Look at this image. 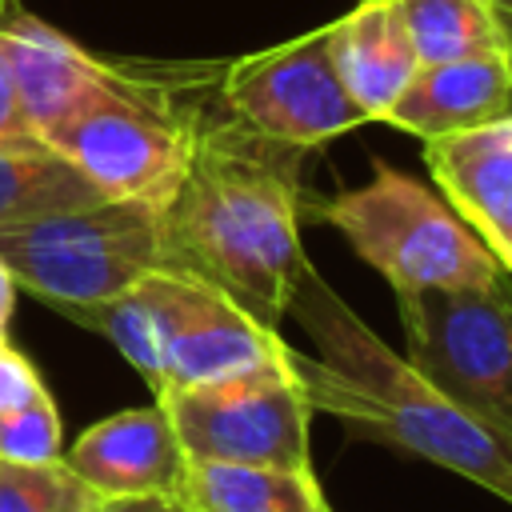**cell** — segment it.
Wrapping results in <instances>:
<instances>
[{
  "label": "cell",
  "mask_w": 512,
  "mask_h": 512,
  "mask_svg": "<svg viewBox=\"0 0 512 512\" xmlns=\"http://www.w3.org/2000/svg\"><path fill=\"white\" fill-rule=\"evenodd\" d=\"M68 320L112 340L116 352L152 384V392L160 388V340H156V320H152V308H148L140 284H132L128 292H120L104 304L76 308V312H68Z\"/></svg>",
  "instance_id": "18"
},
{
  "label": "cell",
  "mask_w": 512,
  "mask_h": 512,
  "mask_svg": "<svg viewBox=\"0 0 512 512\" xmlns=\"http://www.w3.org/2000/svg\"><path fill=\"white\" fill-rule=\"evenodd\" d=\"M12 140H36L24 108H20V96H16V84L8 76V64L0 56V144H12Z\"/></svg>",
  "instance_id": "22"
},
{
  "label": "cell",
  "mask_w": 512,
  "mask_h": 512,
  "mask_svg": "<svg viewBox=\"0 0 512 512\" xmlns=\"http://www.w3.org/2000/svg\"><path fill=\"white\" fill-rule=\"evenodd\" d=\"M96 512H188L180 496H112Z\"/></svg>",
  "instance_id": "23"
},
{
  "label": "cell",
  "mask_w": 512,
  "mask_h": 512,
  "mask_svg": "<svg viewBox=\"0 0 512 512\" xmlns=\"http://www.w3.org/2000/svg\"><path fill=\"white\" fill-rule=\"evenodd\" d=\"M184 504L192 512H332L312 468L188 460Z\"/></svg>",
  "instance_id": "15"
},
{
  "label": "cell",
  "mask_w": 512,
  "mask_h": 512,
  "mask_svg": "<svg viewBox=\"0 0 512 512\" xmlns=\"http://www.w3.org/2000/svg\"><path fill=\"white\" fill-rule=\"evenodd\" d=\"M0 260L16 276V288L52 304L60 316L104 304L128 292L144 272L172 264L160 212L112 196L4 228Z\"/></svg>",
  "instance_id": "5"
},
{
  "label": "cell",
  "mask_w": 512,
  "mask_h": 512,
  "mask_svg": "<svg viewBox=\"0 0 512 512\" xmlns=\"http://www.w3.org/2000/svg\"><path fill=\"white\" fill-rule=\"evenodd\" d=\"M64 464L84 476L104 500L112 496H180L188 480V456L160 404L104 416L72 448Z\"/></svg>",
  "instance_id": "11"
},
{
  "label": "cell",
  "mask_w": 512,
  "mask_h": 512,
  "mask_svg": "<svg viewBox=\"0 0 512 512\" xmlns=\"http://www.w3.org/2000/svg\"><path fill=\"white\" fill-rule=\"evenodd\" d=\"M504 112H512V64L500 48H488L440 64H420L388 108L384 124L432 140L488 124Z\"/></svg>",
  "instance_id": "13"
},
{
  "label": "cell",
  "mask_w": 512,
  "mask_h": 512,
  "mask_svg": "<svg viewBox=\"0 0 512 512\" xmlns=\"http://www.w3.org/2000/svg\"><path fill=\"white\" fill-rule=\"evenodd\" d=\"M288 312L316 344V360L288 348L292 372L312 408L340 416L348 428L416 452L512 504V436L468 412L404 352L384 344L332 288L308 268Z\"/></svg>",
  "instance_id": "2"
},
{
  "label": "cell",
  "mask_w": 512,
  "mask_h": 512,
  "mask_svg": "<svg viewBox=\"0 0 512 512\" xmlns=\"http://www.w3.org/2000/svg\"><path fill=\"white\" fill-rule=\"evenodd\" d=\"M136 284L152 308L156 340H160L156 396L180 384H200L252 368L264 356H272L280 344L276 328L260 324L224 288H216L192 268L160 264L144 272Z\"/></svg>",
  "instance_id": "9"
},
{
  "label": "cell",
  "mask_w": 512,
  "mask_h": 512,
  "mask_svg": "<svg viewBox=\"0 0 512 512\" xmlns=\"http://www.w3.org/2000/svg\"><path fill=\"white\" fill-rule=\"evenodd\" d=\"M0 340H4V332H0Z\"/></svg>",
  "instance_id": "26"
},
{
  "label": "cell",
  "mask_w": 512,
  "mask_h": 512,
  "mask_svg": "<svg viewBox=\"0 0 512 512\" xmlns=\"http://www.w3.org/2000/svg\"><path fill=\"white\" fill-rule=\"evenodd\" d=\"M420 64L500 48L488 0H396Z\"/></svg>",
  "instance_id": "17"
},
{
  "label": "cell",
  "mask_w": 512,
  "mask_h": 512,
  "mask_svg": "<svg viewBox=\"0 0 512 512\" xmlns=\"http://www.w3.org/2000/svg\"><path fill=\"white\" fill-rule=\"evenodd\" d=\"M488 8H492V20H496V32H500V52L512 64V0H488Z\"/></svg>",
  "instance_id": "24"
},
{
  "label": "cell",
  "mask_w": 512,
  "mask_h": 512,
  "mask_svg": "<svg viewBox=\"0 0 512 512\" xmlns=\"http://www.w3.org/2000/svg\"><path fill=\"white\" fill-rule=\"evenodd\" d=\"M100 200L108 196L40 136L0 144V232Z\"/></svg>",
  "instance_id": "16"
},
{
  "label": "cell",
  "mask_w": 512,
  "mask_h": 512,
  "mask_svg": "<svg viewBox=\"0 0 512 512\" xmlns=\"http://www.w3.org/2000/svg\"><path fill=\"white\" fill-rule=\"evenodd\" d=\"M300 156L216 104L196 128L176 196L160 208L172 264L200 272L268 328H280L312 268L300 244Z\"/></svg>",
  "instance_id": "1"
},
{
  "label": "cell",
  "mask_w": 512,
  "mask_h": 512,
  "mask_svg": "<svg viewBox=\"0 0 512 512\" xmlns=\"http://www.w3.org/2000/svg\"><path fill=\"white\" fill-rule=\"evenodd\" d=\"M12 308H16V276H12V272H8V264L0 260V332H4V336H8Z\"/></svg>",
  "instance_id": "25"
},
{
  "label": "cell",
  "mask_w": 512,
  "mask_h": 512,
  "mask_svg": "<svg viewBox=\"0 0 512 512\" xmlns=\"http://www.w3.org/2000/svg\"><path fill=\"white\" fill-rule=\"evenodd\" d=\"M424 164L444 200L512 272V112L424 140Z\"/></svg>",
  "instance_id": "12"
},
{
  "label": "cell",
  "mask_w": 512,
  "mask_h": 512,
  "mask_svg": "<svg viewBox=\"0 0 512 512\" xmlns=\"http://www.w3.org/2000/svg\"><path fill=\"white\" fill-rule=\"evenodd\" d=\"M188 512H192V508H188Z\"/></svg>",
  "instance_id": "27"
},
{
  "label": "cell",
  "mask_w": 512,
  "mask_h": 512,
  "mask_svg": "<svg viewBox=\"0 0 512 512\" xmlns=\"http://www.w3.org/2000/svg\"><path fill=\"white\" fill-rule=\"evenodd\" d=\"M320 216L372 264L396 292L416 288H492L504 276L480 232L416 176L376 160L372 180L340 192Z\"/></svg>",
  "instance_id": "4"
},
{
  "label": "cell",
  "mask_w": 512,
  "mask_h": 512,
  "mask_svg": "<svg viewBox=\"0 0 512 512\" xmlns=\"http://www.w3.org/2000/svg\"><path fill=\"white\" fill-rule=\"evenodd\" d=\"M0 56L36 136L112 84L116 60L88 52L20 0H0Z\"/></svg>",
  "instance_id": "10"
},
{
  "label": "cell",
  "mask_w": 512,
  "mask_h": 512,
  "mask_svg": "<svg viewBox=\"0 0 512 512\" xmlns=\"http://www.w3.org/2000/svg\"><path fill=\"white\" fill-rule=\"evenodd\" d=\"M36 392H44L40 372L32 368V360L8 344V336L0 340V412H12L20 404H28Z\"/></svg>",
  "instance_id": "21"
},
{
  "label": "cell",
  "mask_w": 512,
  "mask_h": 512,
  "mask_svg": "<svg viewBox=\"0 0 512 512\" xmlns=\"http://www.w3.org/2000/svg\"><path fill=\"white\" fill-rule=\"evenodd\" d=\"M408 364L512 436V272L492 288L396 292Z\"/></svg>",
  "instance_id": "7"
},
{
  "label": "cell",
  "mask_w": 512,
  "mask_h": 512,
  "mask_svg": "<svg viewBox=\"0 0 512 512\" xmlns=\"http://www.w3.org/2000/svg\"><path fill=\"white\" fill-rule=\"evenodd\" d=\"M104 496L76 476L64 456L48 464L0 460V512H96Z\"/></svg>",
  "instance_id": "19"
},
{
  "label": "cell",
  "mask_w": 512,
  "mask_h": 512,
  "mask_svg": "<svg viewBox=\"0 0 512 512\" xmlns=\"http://www.w3.org/2000/svg\"><path fill=\"white\" fill-rule=\"evenodd\" d=\"M156 404L168 412L188 460L312 468V404L292 372L284 340L260 364L216 380L168 388L156 396Z\"/></svg>",
  "instance_id": "6"
},
{
  "label": "cell",
  "mask_w": 512,
  "mask_h": 512,
  "mask_svg": "<svg viewBox=\"0 0 512 512\" xmlns=\"http://www.w3.org/2000/svg\"><path fill=\"white\" fill-rule=\"evenodd\" d=\"M60 456H64V428H60V408L48 396V388L12 412H0V460L48 464Z\"/></svg>",
  "instance_id": "20"
},
{
  "label": "cell",
  "mask_w": 512,
  "mask_h": 512,
  "mask_svg": "<svg viewBox=\"0 0 512 512\" xmlns=\"http://www.w3.org/2000/svg\"><path fill=\"white\" fill-rule=\"evenodd\" d=\"M220 104L252 132L300 152L368 124L336 72L328 24L276 48L224 60Z\"/></svg>",
  "instance_id": "8"
},
{
  "label": "cell",
  "mask_w": 512,
  "mask_h": 512,
  "mask_svg": "<svg viewBox=\"0 0 512 512\" xmlns=\"http://www.w3.org/2000/svg\"><path fill=\"white\" fill-rule=\"evenodd\" d=\"M224 60H116L112 84L52 124L40 140L72 160L104 196L156 212L176 196L200 120L220 104Z\"/></svg>",
  "instance_id": "3"
},
{
  "label": "cell",
  "mask_w": 512,
  "mask_h": 512,
  "mask_svg": "<svg viewBox=\"0 0 512 512\" xmlns=\"http://www.w3.org/2000/svg\"><path fill=\"white\" fill-rule=\"evenodd\" d=\"M328 48L344 88L368 120H384L420 68L396 0H356L328 24Z\"/></svg>",
  "instance_id": "14"
}]
</instances>
